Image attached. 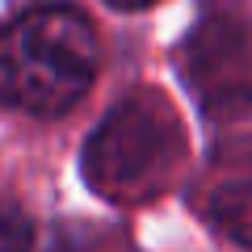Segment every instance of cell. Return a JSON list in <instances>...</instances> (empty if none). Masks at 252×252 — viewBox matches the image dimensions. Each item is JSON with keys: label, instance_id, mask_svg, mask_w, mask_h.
<instances>
[{"label": "cell", "instance_id": "1", "mask_svg": "<svg viewBox=\"0 0 252 252\" xmlns=\"http://www.w3.org/2000/svg\"><path fill=\"white\" fill-rule=\"evenodd\" d=\"M97 76V30L72 4H38L0 26V101L26 114L72 109Z\"/></svg>", "mask_w": 252, "mask_h": 252}, {"label": "cell", "instance_id": "2", "mask_svg": "<svg viewBox=\"0 0 252 252\" xmlns=\"http://www.w3.org/2000/svg\"><path fill=\"white\" fill-rule=\"evenodd\" d=\"M185 156V130H181L172 105L160 93H135L118 101L84 143L80 168L89 185L109 202H147L168 189Z\"/></svg>", "mask_w": 252, "mask_h": 252}, {"label": "cell", "instance_id": "3", "mask_svg": "<svg viewBox=\"0 0 252 252\" xmlns=\"http://www.w3.org/2000/svg\"><path fill=\"white\" fill-rule=\"evenodd\" d=\"M181 76L206 118L252 109V26L235 9H215L189 30Z\"/></svg>", "mask_w": 252, "mask_h": 252}, {"label": "cell", "instance_id": "4", "mask_svg": "<svg viewBox=\"0 0 252 252\" xmlns=\"http://www.w3.org/2000/svg\"><path fill=\"white\" fill-rule=\"evenodd\" d=\"M206 215L231 244H240V248L252 252V177L219 185L215 193H210Z\"/></svg>", "mask_w": 252, "mask_h": 252}, {"label": "cell", "instance_id": "5", "mask_svg": "<svg viewBox=\"0 0 252 252\" xmlns=\"http://www.w3.org/2000/svg\"><path fill=\"white\" fill-rule=\"evenodd\" d=\"M0 252H34V223L9 198H0Z\"/></svg>", "mask_w": 252, "mask_h": 252}, {"label": "cell", "instance_id": "6", "mask_svg": "<svg viewBox=\"0 0 252 252\" xmlns=\"http://www.w3.org/2000/svg\"><path fill=\"white\" fill-rule=\"evenodd\" d=\"M109 9L118 13H139V9H152V4H160V0H105Z\"/></svg>", "mask_w": 252, "mask_h": 252}]
</instances>
